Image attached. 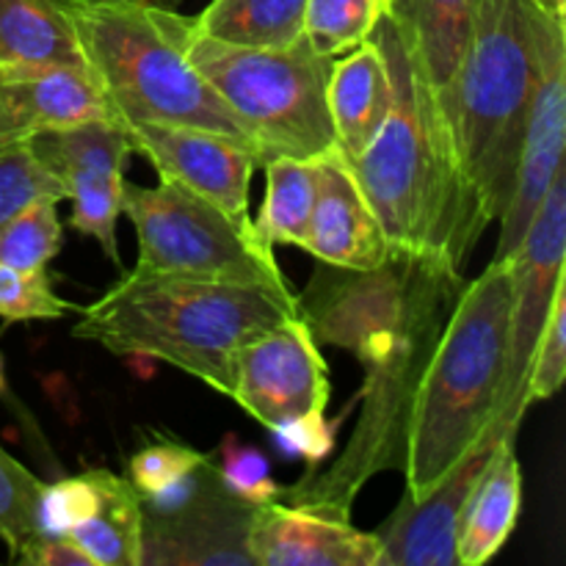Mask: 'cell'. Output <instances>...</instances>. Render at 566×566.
Instances as JSON below:
<instances>
[{
  "mask_svg": "<svg viewBox=\"0 0 566 566\" xmlns=\"http://www.w3.org/2000/svg\"><path fill=\"white\" fill-rule=\"evenodd\" d=\"M459 291V271L396 249L379 269L326 265L313 276L298 296L302 318L315 337L348 348L365 365V409L343 459L280 495L348 517L370 475L403 468L415 390Z\"/></svg>",
  "mask_w": 566,
  "mask_h": 566,
  "instance_id": "1",
  "label": "cell"
},
{
  "mask_svg": "<svg viewBox=\"0 0 566 566\" xmlns=\"http://www.w3.org/2000/svg\"><path fill=\"white\" fill-rule=\"evenodd\" d=\"M370 39L385 53L392 105L368 149L346 164L396 252L462 274L490 221L464 175L440 99L385 14Z\"/></svg>",
  "mask_w": 566,
  "mask_h": 566,
  "instance_id": "2",
  "label": "cell"
},
{
  "mask_svg": "<svg viewBox=\"0 0 566 566\" xmlns=\"http://www.w3.org/2000/svg\"><path fill=\"white\" fill-rule=\"evenodd\" d=\"M296 315V293L133 269L81 310L72 337L119 357L160 359L230 396L238 348Z\"/></svg>",
  "mask_w": 566,
  "mask_h": 566,
  "instance_id": "3",
  "label": "cell"
},
{
  "mask_svg": "<svg viewBox=\"0 0 566 566\" xmlns=\"http://www.w3.org/2000/svg\"><path fill=\"white\" fill-rule=\"evenodd\" d=\"M83 64L119 125H182L254 149L243 122L188 59L193 20L153 0H64Z\"/></svg>",
  "mask_w": 566,
  "mask_h": 566,
  "instance_id": "4",
  "label": "cell"
},
{
  "mask_svg": "<svg viewBox=\"0 0 566 566\" xmlns=\"http://www.w3.org/2000/svg\"><path fill=\"white\" fill-rule=\"evenodd\" d=\"M514 258L462 287L420 374L407 426V495L423 497L495 420L506 363Z\"/></svg>",
  "mask_w": 566,
  "mask_h": 566,
  "instance_id": "5",
  "label": "cell"
},
{
  "mask_svg": "<svg viewBox=\"0 0 566 566\" xmlns=\"http://www.w3.org/2000/svg\"><path fill=\"white\" fill-rule=\"evenodd\" d=\"M531 75L528 0H479L446 116L490 224L501 221L514 191Z\"/></svg>",
  "mask_w": 566,
  "mask_h": 566,
  "instance_id": "6",
  "label": "cell"
},
{
  "mask_svg": "<svg viewBox=\"0 0 566 566\" xmlns=\"http://www.w3.org/2000/svg\"><path fill=\"white\" fill-rule=\"evenodd\" d=\"M188 59L243 122L258 147V164L271 158L315 160L337 149L326 86L329 55L307 39L287 48H235L193 33Z\"/></svg>",
  "mask_w": 566,
  "mask_h": 566,
  "instance_id": "7",
  "label": "cell"
},
{
  "mask_svg": "<svg viewBox=\"0 0 566 566\" xmlns=\"http://www.w3.org/2000/svg\"><path fill=\"white\" fill-rule=\"evenodd\" d=\"M122 213L136 227V269L293 293L274 247L260 238L254 221L232 219L175 182L144 188L125 180Z\"/></svg>",
  "mask_w": 566,
  "mask_h": 566,
  "instance_id": "8",
  "label": "cell"
},
{
  "mask_svg": "<svg viewBox=\"0 0 566 566\" xmlns=\"http://www.w3.org/2000/svg\"><path fill=\"white\" fill-rule=\"evenodd\" d=\"M528 33L534 53L531 75L528 114H525L523 144H520L517 177L501 216V238L495 258H512L523 243L542 199L551 191L553 180L564 169L566 147V36L564 20L542 11L528 0Z\"/></svg>",
  "mask_w": 566,
  "mask_h": 566,
  "instance_id": "9",
  "label": "cell"
},
{
  "mask_svg": "<svg viewBox=\"0 0 566 566\" xmlns=\"http://www.w3.org/2000/svg\"><path fill=\"white\" fill-rule=\"evenodd\" d=\"M142 564L254 566L247 536L254 506L232 495L210 457L166 486L142 497Z\"/></svg>",
  "mask_w": 566,
  "mask_h": 566,
  "instance_id": "10",
  "label": "cell"
},
{
  "mask_svg": "<svg viewBox=\"0 0 566 566\" xmlns=\"http://www.w3.org/2000/svg\"><path fill=\"white\" fill-rule=\"evenodd\" d=\"M514 258L512 313H509L506 363L495 418L509 426L523 423L528 412L525 387L534 348L551 318L553 298L564 282L566 260V175L558 171L551 191L542 199L523 243Z\"/></svg>",
  "mask_w": 566,
  "mask_h": 566,
  "instance_id": "11",
  "label": "cell"
},
{
  "mask_svg": "<svg viewBox=\"0 0 566 566\" xmlns=\"http://www.w3.org/2000/svg\"><path fill=\"white\" fill-rule=\"evenodd\" d=\"M230 398L269 429L326 412V359L302 315L280 321L238 348Z\"/></svg>",
  "mask_w": 566,
  "mask_h": 566,
  "instance_id": "12",
  "label": "cell"
},
{
  "mask_svg": "<svg viewBox=\"0 0 566 566\" xmlns=\"http://www.w3.org/2000/svg\"><path fill=\"white\" fill-rule=\"evenodd\" d=\"M31 147L59 177L72 202L70 227L94 238L105 258L119 265L116 221L122 216L125 164L133 153L116 122H86L31 138Z\"/></svg>",
  "mask_w": 566,
  "mask_h": 566,
  "instance_id": "13",
  "label": "cell"
},
{
  "mask_svg": "<svg viewBox=\"0 0 566 566\" xmlns=\"http://www.w3.org/2000/svg\"><path fill=\"white\" fill-rule=\"evenodd\" d=\"M517 431L520 426L495 418L423 497L403 495L396 512L374 531L381 545L379 566H459L457 536L464 509L503 442Z\"/></svg>",
  "mask_w": 566,
  "mask_h": 566,
  "instance_id": "14",
  "label": "cell"
},
{
  "mask_svg": "<svg viewBox=\"0 0 566 566\" xmlns=\"http://www.w3.org/2000/svg\"><path fill=\"white\" fill-rule=\"evenodd\" d=\"M130 149L142 153L155 166L164 182L186 188L208 199L216 208L238 221L249 216V182L258 164L254 149L219 136L182 125H122Z\"/></svg>",
  "mask_w": 566,
  "mask_h": 566,
  "instance_id": "15",
  "label": "cell"
},
{
  "mask_svg": "<svg viewBox=\"0 0 566 566\" xmlns=\"http://www.w3.org/2000/svg\"><path fill=\"white\" fill-rule=\"evenodd\" d=\"M254 566H379L376 534L354 528L346 514L302 503L254 506L247 536Z\"/></svg>",
  "mask_w": 566,
  "mask_h": 566,
  "instance_id": "16",
  "label": "cell"
},
{
  "mask_svg": "<svg viewBox=\"0 0 566 566\" xmlns=\"http://www.w3.org/2000/svg\"><path fill=\"white\" fill-rule=\"evenodd\" d=\"M302 249L318 263L346 271L379 269L392 252L340 149L315 158V202Z\"/></svg>",
  "mask_w": 566,
  "mask_h": 566,
  "instance_id": "17",
  "label": "cell"
},
{
  "mask_svg": "<svg viewBox=\"0 0 566 566\" xmlns=\"http://www.w3.org/2000/svg\"><path fill=\"white\" fill-rule=\"evenodd\" d=\"M86 122H116V116L83 66L0 77V144L31 142Z\"/></svg>",
  "mask_w": 566,
  "mask_h": 566,
  "instance_id": "18",
  "label": "cell"
},
{
  "mask_svg": "<svg viewBox=\"0 0 566 566\" xmlns=\"http://www.w3.org/2000/svg\"><path fill=\"white\" fill-rule=\"evenodd\" d=\"M479 0H385V17L448 114ZM448 119V116H446Z\"/></svg>",
  "mask_w": 566,
  "mask_h": 566,
  "instance_id": "19",
  "label": "cell"
},
{
  "mask_svg": "<svg viewBox=\"0 0 566 566\" xmlns=\"http://www.w3.org/2000/svg\"><path fill=\"white\" fill-rule=\"evenodd\" d=\"M326 103L337 149L343 158L354 160L374 142L392 105L390 70L374 39L357 44L346 59L332 61Z\"/></svg>",
  "mask_w": 566,
  "mask_h": 566,
  "instance_id": "20",
  "label": "cell"
},
{
  "mask_svg": "<svg viewBox=\"0 0 566 566\" xmlns=\"http://www.w3.org/2000/svg\"><path fill=\"white\" fill-rule=\"evenodd\" d=\"M83 66L64 0H0V77Z\"/></svg>",
  "mask_w": 566,
  "mask_h": 566,
  "instance_id": "21",
  "label": "cell"
},
{
  "mask_svg": "<svg viewBox=\"0 0 566 566\" xmlns=\"http://www.w3.org/2000/svg\"><path fill=\"white\" fill-rule=\"evenodd\" d=\"M517 437H509L475 486L457 536V564L484 566L514 534L523 506V470L517 462Z\"/></svg>",
  "mask_w": 566,
  "mask_h": 566,
  "instance_id": "22",
  "label": "cell"
},
{
  "mask_svg": "<svg viewBox=\"0 0 566 566\" xmlns=\"http://www.w3.org/2000/svg\"><path fill=\"white\" fill-rule=\"evenodd\" d=\"M88 475L97 486V512L66 536L86 553L92 566H144L142 495L111 470H92Z\"/></svg>",
  "mask_w": 566,
  "mask_h": 566,
  "instance_id": "23",
  "label": "cell"
},
{
  "mask_svg": "<svg viewBox=\"0 0 566 566\" xmlns=\"http://www.w3.org/2000/svg\"><path fill=\"white\" fill-rule=\"evenodd\" d=\"M307 0H210L193 33L235 48H287L304 36Z\"/></svg>",
  "mask_w": 566,
  "mask_h": 566,
  "instance_id": "24",
  "label": "cell"
},
{
  "mask_svg": "<svg viewBox=\"0 0 566 566\" xmlns=\"http://www.w3.org/2000/svg\"><path fill=\"white\" fill-rule=\"evenodd\" d=\"M265 199L254 230L269 247H304L315 202V160H265Z\"/></svg>",
  "mask_w": 566,
  "mask_h": 566,
  "instance_id": "25",
  "label": "cell"
},
{
  "mask_svg": "<svg viewBox=\"0 0 566 566\" xmlns=\"http://www.w3.org/2000/svg\"><path fill=\"white\" fill-rule=\"evenodd\" d=\"M381 14L385 0H307L304 39L315 53L335 59L370 39Z\"/></svg>",
  "mask_w": 566,
  "mask_h": 566,
  "instance_id": "26",
  "label": "cell"
},
{
  "mask_svg": "<svg viewBox=\"0 0 566 566\" xmlns=\"http://www.w3.org/2000/svg\"><path fill=\"white\" fill-rule=\"evenodd\" d=\"M44 484L0 448V539L14 564L25 562L28 551L42 534L39 501Z\"/></svg>",
  "mask_w": 566,
  "mask_h": 566,
  "instance_id": "27",
  "label": "cell"
},
{
  "mask_svg": "<svg viewBox=\"0 0 566 566\" xmlns=\"http://www.w3.org/2000/svg\"><path fill=\"white\" fill-rule=\"evenodd\" d=\"M64 188L31 142L0 144V227L36 202H61Z\"/></svg>",
  "mask_w": 566,
  "mask_h": 566,
  "instance_id": "28",
  "label": "cell"
},
{
  "mask_svg": "<svg viewBox=\"0 0 566 566\" xmlns=\"http://www.w3.org/2000/svg\"><path fill=\"white\" fill-rule=\"evenodd\" d=\"M55 205L59 202H36L0 227V263L36 271L59 254L64 243V227L55 213Z\"/></svg>",
  "mask_w": 566,
  "mask_h": 566,
  "instance_id": "29",
  "label": "cell"
},
{
  "mask_svg": "<svg viewBox=\"0 0 566 566\" xmlns=\"http://www.w3.org/2000/svg\"><path fill=\"white\" fill-rule=\"evenodd\" d=\"M72 310L53 291L44 269L22 271L0 263V318L6 321H55Z\"/></svg>",
  "mask_w": 566,
  "mask_h": 566,
  "instance_id": "30",
  "label": "cell"
},
{
  "mask_svg": "<svg viewBox=\"0 0 566 566\" xmlns=\"http://www.w3.org/2000/svg\"><path fill=\"white\" fill-rule=\"evenodd\" d=\"M566 374V280L558 285L556 298H553L551 318H547L545 332L534 348L528 370V387H525V401H547L556 396L564 385Z\"/></svg>",
  "mask_w": 566,
  "mask_h": 566,
  "instance_id": "31",
  "label": "cell"
},
{
  "mask_svg": "<svg viewBox=\"0 0 566 566\" xmlns=\"http://www.w3.org/2000/svg\"><path fill=\"white\" fill-rule=\"evenodd\" d=\"M205 453L193 451V448L180 446V442H153V446L142 448L133 453L130 464H127V475L138 495H155L180 481L191 470H197L205 462Z\"/></svg>",
  "mask_w": 566,
  "mask_h": 566,
  "instance_id": "32",
  "label": "cell"
},
{
  "mask_svg": "<svg viewBox=\"0 0 566 566\" xmlns=\"http://www.w3.org/2000/svg\"><path fill=\"white\" fill-rule=\"evenodd\" d=\"M94 512H97V486L88 473L44 484L39 501V525L44 534H70L77 525L88 523Z\"/></svg>",
  "mask_w": 566,
  "mask_h": 566,
  "instance_id": "33",
  "label": "cell"
},
{
  "mask_svg": "<svg viewBox=\"0 0 566 566\" xmlns=\"http://www.w3.org/2000/svg\"><path fill=\"white\" fill-rule=\"evenodd\" d=\"M219 473L227 490L249 506H260V503H271L280 497L282 486L271 479L263 453L238 446L232 437L224 442V464L219 468Z\"/></svg>",
  "mask_w": 566,
  "mask_h": 566,
  "instance_id": "34",
  "label": "cell"
},
{
  "mask_svg": "<svg viewBox=\"0 0 566 566\" xmlns=\"http://www.w3.org/2000/svg\"><path fill=\"white\" fill-rule=\"evenodd\" d=\"M274 431L293 453L304 457L310 464H318L332 451V442H335V426L326 423L324 412L287 420V423L276 426Z\"/></svg>",
  "mask_w": 566,
  "mask_h": 566,
  "instance_id": "35",
  "label": "cell"
},
{
  "mask_svg": "<svg viewBox=\"0 0 566 566\" xmlns=\"http://www.w3.org/2000/svg\"><path fill=\"white\" fill-rule=\"evenodd\" d=\"M25 566H92L86 553L66 534H39L28 551Z\"/></svg>",
  "mask_w": 566,
  "mask_h": 566,
  "instance_id": "36",
  "label": "cell"
},
{
  "mask_svg": "<svg viewBox=\"0 0 566 566\" xmlns=\"http://www.w3.org/2000/svg\"><path fill=\"white\" fill-rule=\"evenodd\" d=\"M534 3L539 6L542 11H547V14L562 17V20H564V14H566V0H534Z\"/></svg>",
  "mask_w": 566,
  "mask_h": 566,
  "instance_id": "37",
  "label": "cell"
}]
</instances>
